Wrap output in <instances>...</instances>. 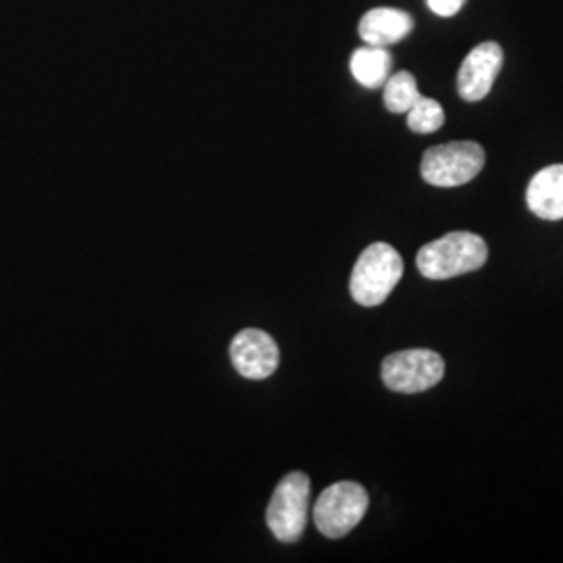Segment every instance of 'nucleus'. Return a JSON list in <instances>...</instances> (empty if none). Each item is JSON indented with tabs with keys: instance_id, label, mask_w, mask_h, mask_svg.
Returning a JSON list of instances; mask_svg holds the SVG:
<instances>
[{
	"instance_id": "obj_1",
	"label": "nucleus",
	"mask_w": 563,
	"mask_h": 563,
	"mask_svg": "<svg viewBox=\"0 0 563 563\" xmlns=\"http://www.w3.org/2000/svg\"><path fill=\"white\" fill-rule=\"evenodd\" d=\"M486 260L488 246L478 234L451 232L422 246L416 263L423 278L449 280L481 269Z\"/></svg>"
},
{
	"instance_id": "obj_2",
	"label": "nucleus",
	"mask_w": 563,
	"mask_h": 563,
	"mask_svg": "<svg viewBox=\"0 0 563 563\" xmlns=\"http://www.w3.org/2000/svg\"><path fill=\"white\" fill-rule=\"evenodd\" d=\"M402 278V260L386 242L369 244L353 267L351 297L363 307L383 305Z\"/></svg>"
},
{
	"instance_id": "obj_3",
	"label": "nucleus",
	"mask_w": 563,
	"mask_h": 563,
	"mask_svg": "<svg viewBox=\"0 0 563 563\" xmlns=\"http://www.w3.org/2000/svg\"><path fill=\"white\" fill-rule=\"evenodd\" d=\"M311 481L302 472H290L276 486L267 505V526L282 543H297L307 528Z\"/></svg>"
},
{
	"instance_id": "obj_4",
	"label": "nucleus",
	"mask_w": 563,
	"mask_h": 563,
	"mask_svg": "<svg viewBox=\"0 0 563 563\" xmlns=\"http://www.w3.org/2000/svg\"><path fill=\"white\" fill-rule=\"evenodd\" d=\"M484 167V148L478 142H449L423 153L422 178L430 186L455 188L474 180Z\"/></svg>"
},
{
	"instance_id": "obj_5",
	"label": "nucleus",
	"mask_w": 563,
	"mask_h": 563,
	"mask_svg": "<svg viewBox=\"0 0 563 563\" xmlns=\"http://www.w3.org/2000/svg\"><path fill=\"white\" fill-rule=\"evenodd\" d=\"M367 505L369 497L362 484L349 481L332 484L313 507V522L323 537L342 539L362 522Z\"/></svg>"
},
{
	"instance_id": "obj_6",
	"label": "nucleus",
	"mask_w": 563,
	"mask_h": 563,
	"mask_svg": "<svg viewBox=\"0 0 563 563\" xmlns=\"http://www.w3.org/2000/svg\"><path fill=\"white\" fill-rule=\"evenodd\" d=\"M443 357L430 349H409L383 362V383L402 395L423 393L443 380Z\"/></svg>"
},
{
	"instance_id": "obj_7",
	"label": "nucleus",
	"mask_w": 563,
	"mask_h": 563,
	"mask_svg": "<svg viewBox=\"0 0 563 563\" xmlns=\"http://www.w3.org/2000/svg\"><path fill=\"white\" fill-rule=\"evenodd\" d=\"M230 360L236 372L249 380H265L280 365V349L260 328H246L230 344Z\"/></svg>"
},
{
	"instance_id": "obj_8",
	"label": "nucleus",
	"mask_w": 563,
	"mask_h": 563,
	"mask_svg": "<svg viewBox=\"0 0 563 563\" xmlns=\"http://www.w3.org/2000/svg\"><path fill=\"white\" fill-rule=\"evenodd\" d=\"M504 67V48L497 42H483L470 51L457 74V90L463 101L478 102L488 97Z\"/></svg>"
},
{
	"instance_id": "obj_9",
	"label": "nucleus",
	"mask_w": 563,
	"mask_h": 563,
	"mask_svg": "<svg viewBox=\"0 0 563 563\" xmlns=\"http://www.w3.org/2000/svg\"><path fill=\"white\" fill-rule=\"evenodd\" d=\"M526 202L541 220H563V165H549L541 169L528 184Z\"/></svg>"
},
{
	"instance_id": "obj_10",
	"label": "nucleus",
	"mask_w": 563,
	"mask_h": 563,
	"mask_svg": "<svg viewBox=\"0 0 563 563\" xmlns=\"http://www.w3.org/2000/svg\"><path fill=\"white\" fill-rule=\"evenodd\" d=\"M413 30V20L409 13L399 9H374L365 13L360 23V36L369 46H390L409 36Z\"/></svg>"
},
{
	"instance_id": "obj_11",
	"label": "nucleus",
	"mask_w": 563,
	"mask_h": 563,
	"mask_svg": "<svg viewBox=\"0 0 563 563\" xmlns=\"http://www.w3.org/2000/svg\"><path fill=\"white\" fill-rule=\"evenodd\" d=\"M393 59L384 46H369L357 48L351 57V74L365 88H378L388 80Z\"/></svg>"
},
{
	"instance_id": "obj_12",
	"label": "nucleus",
	"mask_w": 563,
	"mask_h": 563,
	"mask_svg": "<svg viewBox=\"0 0 563 563\" xmlns=\"http://www.w3.org/2000/svg\"><path fill=\"white\" fill-rule=\"evenodd\" d=\"M420 97L418 81L409 71H399L384 81V104L390 113H407Z\"/></svg>"
},
{
	"instance_id": "obj_13",
	"label": "nucleus",
	"mask_w": 563,
	"mask_h": 563,
	"mask_svg": "<svg viewBox=\"0 0 563 563\" xmlns=\"http://www.w3.org/2000/svg\"><path fill=\"white\" fill-rule=\"evenodd\" d=\"M407 125L416 134H432L444 125V111L441 102L420 97L407 111Z\"/></svg>"
},
{
	"instance_id": "obj_14",
	"label": "nucleus",
	"mask_w": 563,
	"mask_h": 563,
	"mask_svg": "<svg viewBox=\"0 0 563 563\" xmlns=\"http://www.w3.org/2000/svg\"><path fill=\"white\" fill-rule=\"evenodd\" d=\"M428 9L439 18H453L462 11L465 0H426Z\"/></svg>"
}]
</instances>
